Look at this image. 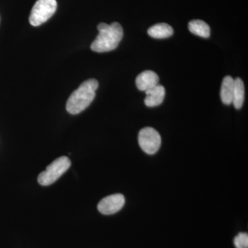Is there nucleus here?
Returning a JSON list of instances; mask_svg holds the SVG:
<instances>
[{
  "label": "nucleus",
  "instance_id": "obj_1",
  "mask_svg": "<svg viewBox=\"0 0 248 248\" xmlns=\"http://www.w3.org/2000/svg\"><path fill=\"white\" fill-rule=\"evenodd\" d=\"M99 35L91 44L92 50L97 53H106L115 50L123 38L124 31L118 22H113L108 25L100 23L97 26Z\"/></svg>",
  "mask_w": 248,
  "mask_h": 248
},
{
  "label": "nucleus",
  "instance_id": "obj_2",
  "mask_svg": "<svg viewBox=\"0 0 248 248\" xmlns=\"http://www.w3.org/2000/svg\"><path fill=\"white\" fill-rule=\"evenodd\" d=\"M99 83L95 79L84 81L72 93L66 103V110L72 115H77L89 107L94 100Z\"/></svg>",
  "mask_w": 248,
  "mask_h": 248
},
{
  "label": "nucleus",
  "instance_id": "obj_3",
  "mask_svg": "<svg viewBox=\"0 0 248 248\" xmlns=\"http://www.w3.org/2000/svg\"><path fill=\"white\" fill-rule=\"evenodd\" d=\"M71 165V161L67 156H61L55 159L46 170L40 173L37 179L39 184L44 186L51 185L68 170Z\"/></svg>",
  "mask_w": 248,
  "mask_h": 248
},
{
  "label": "nucleus",
  "instance_id": "obj_4",
  "mask_svg": "<svg viewBox=\"0 0 248 248\" xmlns=\"http://www.w3.org/2000/svg\"><path fill=\"white\" fill-rule=\"evenodd\" d=\"M56 0H37L31 10L29 22L33 27H38L48 21L56 11Z\"/></svg>",
  "mask_w": 248,
  "mask_h": 248
},
{
  "label": "nucleus",
  "instance_id": "obj_5",
  "mask_svg": "<svg viewBox=\"0 0 248 248\" xmlns=\"http://www.w3.org/2000/svg\"><path fill=\"white\" fill-rule=\"evenodd\" d=\"M139 144L145 153L154 155L159 151L161 144V138L159 133L151 127L141 129L139 133Z\"/></svg>",
  "mask_w": 248,
  "mask_h": 248
},
{
  "label": "nucleus",
  "instance_id": "obj_6",
  "mask_svg": "<svg viewBox=\"0 0 248 248\" xmlns=\"http://www.w3.org/2000/svg\"><path fill=\"white\" fill-rule=\"evenodd\" d=\"M124 204V196L122 194H115L102 199L98 204L97 209L103 215H113L120 211L123 208Z\"/></svg>",
  "mask_w": 248,
  "mask_h": 248
},
{
  "label": "nucleus",
  "instance_id": "obj_7",
  "mask_svg": "<svg viewBox=\"0 0 248 248\" xmlns=\"http://www.w3.org/2000/svg\"><path fill=\"white\" fill-rule=\"evenodd\" d=\"M159 76L154 71H145L137 77L135 82L139 90L146 92L159 84Z\"/></svg>",
  "mask_w": 248,
  "mask_h": 248
},
{
  "label": "nucleus",
  "instance_id": "obj_8",
  "mask_svg": "<svg viewBox=\"0 0 248 248\" xmlns=\"http://www.w3.org/2000/svg\"><path fill=\"white\" fill-rule=\"evenodd\" d=\"M146 97L144 103L146 107H158L164 102L166 91L164 86L158 84L155 87L146 91Z\"/></svg>",
  "mask_w": 248,
  "mask_h": 248
},
{
  "label": "nucleus",
  "instance_id": "obj_9",
  "mask_svg": "<svg viewBox=\"0 0 248 248\" xmlns=\"http://www.w3.org/2000/svg\"><path fill=\"white\" fill-rule=\"evenodd\" d=\"M234 90V79L231 76H226L223 78L222 81L221 99L222 102L226 105H231L232 103L233 94Z\"/></svg>",
  "mask_w": 248,
  "mask_h": 248
},
{
  "label": "nucleus",
  "instance_id": "obj_10",
  "mask_svg": "<svg viewBox=\"0 0 248 248\" xmlns=\"http://www.w3.org/2000/svg\"><path fill=\"white\" fill-rule=\"evenodd\" d=\"M148 35L155 39H165L170 37L174 33L172 27L166 23L155 24L148 30Z\"/></svg>",
  "mask_w": 248,
  "mask_h": 248
},
{
  "label": "nucleus",
  "instance_id": "obj_11",
  "mask_svg": "<svg viewBox=\"0 0 248 248\" xmlns=\"http://www.w3.org/2000/svg\"><path fill=\"white\" fill-rule=\"evenodd\" d=\"M189 31L194 35L203 38H208L210 35V27L207 23L200 19L190 21L188 24Z\"/></svg>",
  "mask_w": 248,
  "mask_h": 248
},
{
  "label": "nucleus",
  "instance_id": "obj_12",
  "mask_svg": "<svg viewBox=\"0 0 248 248\" xmlns=\"http://www.w3.org/2000/svg\"><path fill=\"white\" fill-rule=\"evenodd\" d=\"M245 99V87L244 81L241 78H237L234 80V94L232 104L235 108L241 109L244 105Z\"/></svg>",
  "mask_w": 248,
  "mask_h": 248
},
{
  "label": "nucleus",
  "instance_id": "obj_13",
  "mask_svg": "<svg viewBox=\"0 0 248 248\" xmlns=\"http://www.w3.org/2000/svg\"><path fill=\"white\" fill-rule=\"evenodd\" d=\"M234 244L236 248H248V235L247 233H239L234 239Z\"/></svg>",
  "mask_w": 248,
  "mask_h": 248
}]
</instances>
